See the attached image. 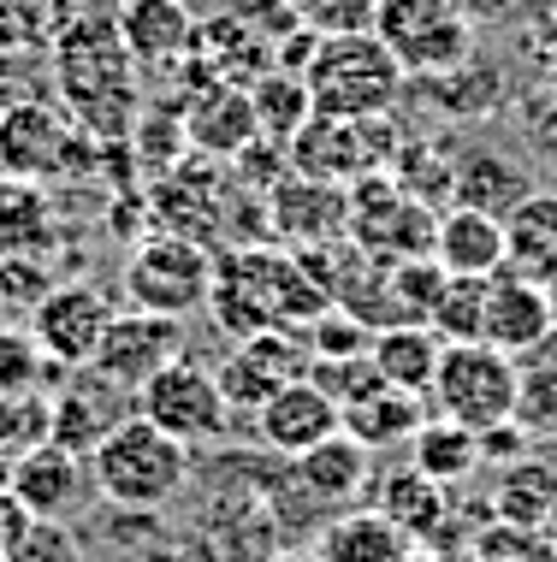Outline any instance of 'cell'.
I'll use <instances>...</instances> for the list:
<instances>
[{
  "mask_svg": "<svg viewBox=\"0 0 557 562\" xmlns=\"http://www.w3.org/2000/svg\"><path fill=\"white\" fill-rule=\"evenodd\" d=\"M36 0H0V54H12L19 42L36 36Z\"/></svg>",
  "mask_w": 557,
  "mask_h": 562,
  "instance_id": "obj_44",
  "label": "cell"
},
{
  "mask_svg": "<svg viewBox=\"0 0 557 562\" xmlns=\"http://www.w3.org/2000/svg\"><path fill=\"white\" fill-rule=\"evenodd\" d=\"M190 148V131H185V113H137V155L148 166H178V155Z\"/></svg>",
  "mask_w": 557,
  "mask_h": 562,
  "instance_id": "obj_40",
  "label": "cell"
},
{
  "mask_svg": "<svg viewBox=\"0 0 557 562\" xmlns=\"http://www.w3.org/2000/svg\"><path fill=\"white\" fill-rule=\"evenodd\" d=\"M463 12H469V24H499V19H516L528 0H457Z\"/></svg>",
  "mask_w": 557,
  "mask_h": 562,
  "instance_id": "obj_45",
  "label": "cell"
},
{
  "mask_svg": "<svg viewBox=\"0 0 557 562\" xmlns=\"http://www.w3.org/2000/svg\"><path fill=\"white\" fill-rule=\"evenodd\" d=\"M83 160H89L83 136L71 131V119L54 101H12L0 113V172L7 178L42 184L54 172H78Z\"/></svg>",
  "mask_w": 557,
  "mask_h": 562,
  "instance_id": "obj_10",
  "label": "cell"
},
{
  "mask_svg": "<svg viewBox=\"0 0 557 562\" xmlns=\"http://www.w3.org/2000/svg\"><path fill=\"white\" fill-rule=\"evenodd\" d=\"M214 379H220V391H225V403H232V415H249L255 420V408H261L267 397H274L279 385H291V379H279L267 361H255L244 344L232 349V356L214 368Z\"/></svg>",
  "mask_w": 557,
  "mask_h": 562,
  "instance_id": "obj_35",
  "label": "cell"
},
{
  "mask_svg": "<svg viewBox=\"0 0 557 562\" xmlns=\"http://www.w3.org/2000/svg\"><path fill=\"white\" fill-rule=\"evenodd\" d=\"M89 474H96V497L113 509H167L196 474V450L160 432L155 420L125 415L89 450Z\"/></svg>",
  "mask_w": 557,
  "mask_h": 562,
  "instance_id": "obj_3",
  "label": "cell"
},
{
  "mask_svg": "<svg viewBox=\"0 0 557 562\" xmlns=\"http://www.w3.org/2000/svg\"><path fill=\"white\" fill-rule=\"evenodd\" d=\"M54 361L42 356V344L30 338V326H0V397H24L36 391V379L48 373Z\"/></svg>",
  "mask_w": 557,
  "mask_h": 562,
  "instance_id": "obj_37",
  "label": "cell"
},
{
  "mask_svg": "<svg viewBox=\"0 0 557 562\" xmlns=\"http://www.w3.org/2000/svg\"><path fill=\"white\" fill-rule=\"evenodd\" d=\"M534 450V432L522 420H504V427H487L480 432V468H510Z\"/></svg>",
  "mask_w": 557,
  "mask_h": 562,
  "instance_id": "obj_43",
  "label": "cell"
},
{
  "mask_svg": "<svg viewBox=\"0 0 557 562\" xmlns=\"http://www.w3.org/2000/svg\"><path fill=\"white\" fill-rule=\"evenodd\" d=\"M143 562H190V557H185V551H148Z\"/></svg>",
  "mask_w": 557,
  "mask_h": 562,
  "instance_id": "obj_47",
  "label": "cell"
},
{
  "mask_svg": "<svg viewBox=\"0 0 557 562\" xmlns=\"http://www.w3.org/2000/svg\"><path fill=\"white\" fill-rule=\"evenodd\" d=\"M113 24L137 66H172L196 48V12L185 0H125Z\"/></svg>",
  "mask_w": 557,
  "mask_h": 562,
  "instance_id": "obj_19",
  "label": "cell"
},
{
  "mask_svg": "<svg viewBox=\"0 0 557 562\" xmlns=\"http://www.w3.org/2000/svg\"><path fill=\"white\" fill-rule=\"evenodd\" d=\"M137 415L155 420L160 432H172L178 445L202 450V445H220L225 432H232V403H225L214 368H202V361L178 356L172 368H160L148 385L137 391Z\"/></svg>",
  "mask_w": 557,
  "mask_h": 562,
  "instance_id": "obj_9",
  "label": "cell"
},
{
  "mask_svg": "<svg viewBox=\"0 0 557 562\" xmlns=\"http://www.w3.org/2000/svg\"><path fill=\"white\" fill-rule=\"evenodd\" d=\"M410 89H421V95H433V108L439 113H457V119H475V113H492L504 101V83L499 71L487 66V59H463V66L450 71H433V78H410Z\"/></svg>",
  "mask_w": 557,
  "mask_h": 562,
  "instance_id": "obj_31",
  "label": "cell"
},
{
  "mask_svg": "<svg viewBox=\"0 0 557 562\" xmlns=\"http://www.w3.org/2000/svg\"><path fill=\"white\" fill-rule=\"evenodd\" d=\"M504 225H510V272L552 291L557 284V195L534 190Z\"/></svg>",
  "mask_w": 557,
  "mask_h": 562,
  "instance_id": "obj_28",
  "label": "cell"
},
{
  "mask_svg": "<svg viewBox=\"0 0 557 562\" xmlns=\"http://www.w3.org/2000/svg\"><path fill=\"white\" fill-rule=\"evenodd\" d=\"M487 284L492 279H457L450 272L439 308H433V331H439L445 344H487Z\"/></svg>",
  "mask_w": 557,
  "mask_h": 562,
  "instance_id": "obj_33",
  "label": "cell"
},
{
  "mask_svg": "<svg viewBox=\"0 0 557 562\" xmlns=\"http://www.w3.org/2000/svg\"><path fill=\"white\" fill-rule=\"evenodd\" d=\"M333 432H344V408L326 397L309 373L291 379V385H279L274 397L255 408V438H261V450L285 456V462L314 450L321 438H333Z\"/></svg>",
  "mask_w": 557,
  "mask_h": 562,
  "instance_id": "obj_15",
  "label": "cell"
},
{
  "mask_svg": "<svg viewBox=\"0 0 557 562\" xmlns=\"http://www.w3.org/2000/svg\"><path fill=\"white\" fill-rule=\"evenodd\" d=\"M303 344H309V356L314 361H344V356H368V344H374V326H363L350 308H321L314 321L303 326Z\"/></svg>",
  "mask_w": 557,
  "mask_h": 562,
  "instance_id": "obj_36",
  "label": "cell"
},
{
  "mask_svg": "<svg viewBox=\"0 0 557 562\" xmlns=\"http://www.w3.org/2000/svg\"><path fill=\"white\" fill-rule=\"evenodd\" d=\"M125 296H131V308L172 314V321L202 314L208 296H214V255H208V243H190L178 232L137 237V249L125 255Z\"/></svg>",
  "mask_w": 557,
  "mask_h": 562,
  "instance_id": "obj_6",
  "label": "cell"
},
{
  "mask_svg": "<svg viewBox=\"0 0 557 562\" xmlns=\"http://www.w3.org/2000/svg\"><path fill=\"white\" fill-rule=\"evenodd\" d=\"M410 468H421L427 480H439L450 492V485L480 474V432L457 427V420H445V415H427L410 438Z\"/></svg>",
  "mask_w": 557,
  "mask_h": 562,
  "instance_id": "obj_29",
  "label": "cell"
},
{
  "mask_svg": "<svg viewBox=\"0 0 557 562\" xmlns=\"http://www.w3.org/2000/svg\"><path fill=\"white\" fill-rule=\"evenodd\" d=\"M178 356H185V321H172V314H148V308H125V314L108 321L89 368L108 379V385L137 397L148 379H155L160 368H172Z\"/></svg>",
  "mask_w": 557,
  "mask_h": 562,
  "instance_id": "obj_11",
  "label": "cell"
},
{
  "mask_svg": "<svg viewBox=\"0 0 557 562\" xmlns=\"http://www.w3.org/2000/svg\"><path fill=\"white\" fill-rule=\"evenodd\" d=\"M403 148L391 113L380 119H333V113H314L303 131L285 143V160L291 172L303 178H321V184H344L350 190L356 178L368 172H391V155Z\"/></svg>",
  "mask_w": 557,
  "mask_h": 562,
  "instance_id": "obj_7",
  "label": "cell"
},
{
  "mask_svg": "<svg viewBox=\"0 0 557 562\" xmlns=\"http://www.w3.org/2000/svg\"><path fill=\"white\" fill-rule=\"evenodd\" d=\"M534 562H557V533H552V527L534 539Z\"/></svg>",
  "mask_w": 557,
  "mask_h": 562,
  "instance_id": "obj_46",
  "label": "cell"
},
{
  "mask_svg": "<svg viewBox=\"0 0 557 562\" xmlns=\"http://www.w3.org/2000/svg\"><path fill=\"white\" fill-rule=\"evenodd\" d=\"M267 232L279 243H291V249L350 237V190L321 184V178H303V172H285L267 190Z\"/></svg>",
  "mask_w": 557,
  "mask_h": 562,
  "instance_id": "obj_14",
  "label": "cell"
},
{
  "mask_svg": "<svg viewBox=\"0 0 557 562\" xmlns=\"http://www.w3.org/2000/svg\"><path fill=\"white\" fill-rule=\"evenodd\" d=\"M522 136H528L534 160L557 178V89H539L528 108H522Z\"/></svg>",
  "mask_w": 557,
  "mask_h": 562,
  "instance_id": "obj_41",
  "label": "cell"
},
{
  "mask_svg": "<svg viewBox=\"0 0 557 562\" xmlns=\"http://www.w3.org/2000/svg\"><path fill=\"white\" fill-rule=\"evenodd\" d=\"M249 101H255V131H261L267 143H279V148L314 119L309 83L297 78V71H261V78L249 83Z\"/></svg>",
  "mask_w": 557,
  "mask_h": 562,
  "instance_id": "obj_32",
  "label": "cell"
},
{
  "mask_svg": "<svg viewBox=\"0 0 557 562\" xmlns=\"http://www.w3.org/2000/svg\"><path fill=\"white\" fill-rule=\"evenodd\" d=\"M108 397H131V391H119V385H108L96 368H83L78 385H59L48 438H54V445H66V450H78V456H89L101 438L119 427V420H125V415H113V408H108Z\"/></svg>",
  "mask_w": 557,
  "mask_h": 562,
  "instance_id": "obj_25",
  "label": "cell"
},
{
  "mask_svg": "<svg viewBox=\"0 0 557 562\" xmlns=\"http://www.w3.org/2000/svg\"><path fill=\"white\" fill-rule=\"evenodd\" d=\"M48 291H54V279H48L36 261H30V255H7V261H0V308H7V302L36 308Z\"/></svg>",
  "mask_w": 557,
  "mask_h": 562,
  "instance_id": "obj_42",
  "label": "cell"
},
{
  "mask_svg": "<svg viewBox=\"0 0 557 562\" xmlns=\"http://www.w3.org/2000/svg\"><path fill=\"white\" fill-rule=\"evenodd\" d=\"M321 308H333V296L309 279V267L297 249L249 243V249L214 255V296H208V314H214L237 344L255 338V331H274V326L303 331Z\"/></svg>",
  "mask_w": 557,
  "mask_h": 562,
  "instance_id": "obj_1",
  "label": "cell"
},
{
  "mask_svg": "<svg viewBox=\"0 0 557 562\" xmlns=\"http://www.w3.org/2000/svg\"><path fill=\"white\" fill-rule=\"evenodd\" d=\"M516 397H522V361L516 356H504L492 344H445L427 408L457 420V427H469V432H487V427L516 420Z\"/></svg>",
  "mask_w": 557,
  "mask_h": 562,
  "instance_id": "obj_5",
  "label": "cell"
},
{
  "mask_svg": "<svg viewBox=\"0 0 557 562\" xmlns=\"http://www.w3.org/2000/svg\"><path fill=\"white\" fill-rule=\"evenodd\" d=\"M450 272L439 267V255H410V261H391V302H398L403 321L427 326L433 308H439Z\"/></svg>",
  "mask_w": 557,
  "mask_h": 562,
  "instance_id": "obj_34",
  "label": "cell"
},
{
  "mask_svg": "<svg viewBox=\"0 0 557 562\" xmlns=\"http://www.w3.org/2000/svg\"><path fill=\"white\" fill-rule=\"evenodd\" d=\"M291 480L303 485L326 515L356 509L374 492V450L356 445L350 432H333V438H321L314 450L291 456Z\"/></svg>",
  "mask_w": 557,
  "mask_h": 562,
  "instance_id": "obj_17",
  "label": "cell"
},
{
  "mask_svg": "<svg viewBox=\"0 0 557 562\" xmlns=\"http://www.w3.org/2000/svg\"><path fill=\"white\" fill-rule=\"evenodd\" d=\"M557 338V302L546 284L522 279V272H492L487 284V344L504 349V356H534Z\"/></svg>",
  "mask_w": 557,
  "mask_h": 562,
  "instance_id": "obj_16",
  "label": "cell"
},
{
  "mask_svg": "<svg viewBox=\"0 0 557 562\" xmlns=\"http://www.w3.org/2000/svg\"><path fill=\"white\" fill-rule=\"evenodd\" d=\"M54 243V202L30 178H0V255H42Z\"/></svg>",
  "mask_w": 557,
  "mask_h": 562,
  "instance_id": "obj_30",
  "label": "cell"
},
{
  "mask_svg": "<svg viewBox=\"0 0 557 562\" xmlns=\"http://www.w3.org/2000/svg\"><path fill=\"white\" fill-rule=\"evenodd\" d=\"M433 255L457 279H492V272L510 267V225L480 214V207L450 202L439 214V232H433Z\"/></svg>",
  "mask_w": 557,
  "mask_h": 562,
  "instance_id": "obj_18",
  "label": "cell"
},
{
  "mask_svg": "<svg viewBox=\"0 0 557 562\" xmlns=\"http://www.w3.org/2000/svg\"><path fill=\"white\" fill-rule=\"evenodd\" d=\"M374 509H380L410 544H421V539H433L445 527L450 492L439 480H427L421 468H391V474L374 480Z\"/></svg>",
  "mask_w": 557,
  "mask_h": 562,
  "instance_id": "obj_24",
  "label": "cell"
},
{
  "mask_svg": "<svg viewBox=\"0 0 557 562\" xmlns=\"http://www.w3.org/2000/svg\"><path fill=\"white\" fill-rule=\"evenodd\" d=\"M374 36L410 78H433L475 54V24L457 0H374Z\"/></svg>",
  "mask_w": 557,
  "mask_h": 562,
  "instance_id": "obj_8",
  "label": "cell"
},
{
  "mask_svg": "<svg viewBox=\"0 0 557 562\" xmlns=\"http://www.w3.org/2000/svg\"><path fill=\"white\" fill-rule=\"evenodd\" d=\"M314 113L333 119H380L410 95V71L386 48L374 30H344V36H321V48L303 66Z\"/></svg>",
  "mask_w": 557,
  "mask_h": 562,
  "instance_id": "obj_4",
  "label": "cell"
},
{
  "mask_svg": "<svg viewBox=\"0 0 557 562\" xmlns=\"http://www.w3.org/2000/svg\"><path fill=\"white\" fill-rule=\"evenodd\" d=\"M421 420H427V397H410V391H398V385H380V391H368V397H356L344 408V432H350L356 445H368L374 456L410 445Z\"/></svg>",
  "mask_w": 557,
  "mask_h": 562,
  "instance_id": "obj_27",
  "label": "cell"
},
{
  "mask_svg": "<svg viewBox=\"0 0 557 562\" xmlns=\"http://www.w3.org/2000/svg\"><path fill=\"white\" fill-rule=\"evenodd\" d=\"M516 420L528 432H552L557 438V356L522 368V397H516Z\"/></svg>",
  "mask_w": 557,
  "mask_h": 562,
  "instance_id": "obj_39",
  "label": "cell"
},
{
  "mask_svg": "<svg viewBox=\"0 0 557 562\" xmlns=\"http://www.w3.org/2000/svg\"><path fill=\"white\" fill-rule=\"evenodd\" d=\"M297 562H321V557H297Z\"/></svg>",
  "mask_w": 557,
  "mask_h": 562,
  "instance_id": "obj_48",
  "label": "cell"
},
{
  "mask_svg": "<svg viewBox=\"0 0 557 562\" xmlns=\"http://www.w3.org/2000/svg\"><path fill=\"white\" fill-rule=\"evenodd\" d=\"M7 492L19 497L36 521H71V515L89 504V492H96V474H89V456L42 438V445H30L24 456H12Z\"/></svg>",
  "mask_w": 557,
  "mask_h": 562,
  "instance_id": "obj_13",
  "label": "cell"
},
{
  "mask_svg": "<svg viewBox=\"0 0 557 562\" xmlns=\"http://www.w3.org/2000/svg\"><path fill=\"white\" fill-rule=\"evenodd\" d=\"M54 78L71 119H83L89 136L108 143V136H125L137 125V89H131V54L119 42V24L78 19L71 30H59Z\"/></svg>",
  "mask_w": 557,
  "mask_h": 562,
  "instance_id": "obj_2",
  "label": "cell"
},
{
  "mask_svg": "<svg viewBox=\"0 0 557 562\" xmlns=\"http://www.w3.org/2000/svg\"><path fill=\"white\" fill-rule=\"evenodd\" d=\"M492 515H499V527H516V533H546V521H557V462L552 456L528 450L522 462L499 468Z\"/></svg>",
  "mask_w": 557,
  "mask_h": 562,
  "instance_id": "obj_22",
  "label": "cell"
},
{
  "mask_svg": "<svg viewBox=\"0 0 557 562\" xmlns=\"http://www.w3.org/2000/svg\"><path fill=\"white\" fill-rule=\"evenodd\" d=\"M108 321H113L108 291L71 279V284H54V291L30 308V338L42 344V356H48L54 368H89Z\"/></svg>",
  "mask_w": 557,
  "mask_h": 562,
  "instance_id": "obj_12",
  "label": "cell"
},
{
  "mask_svg": "<svg viewBox=\"0 0 557 562\" xmlns=\"http://www.w3.org/2000/svg\"><path fill=\"white\" fill-rule=\"evenodd\" d=\"M321 562H410V539L386 521L380 509H338L321 527Z\"/></svg>",
  "mask_w": 557,
  "mask_h": 562,
  "instance_id": "obj_26",
  "label": "cell"
},
{
  "mask_svg": "<svg viewBox=\"0 0 557 562\" xmlns=\"http://www.w3.org/2000/svg\"><path fill=\"white\" fill-rule=\"evenodd\" d=\"M374 368H380L386 385L410 391V397H427L433 379H439V356H445V338L433 326H415V321H398V326H380L368 344Z\"/></svg>",
  "mask_w": 557,
  "mask_h": 562,
  "instance_id": "obj_23",
  "label": "cell"
},
{
  "mask_svg": "<svg viewBox=\"0 0 557 562\" xmlns=\"http://www.w3.org/2000/svg\"><path fill=\"white\" fill-rule=\"evenodd\" d=\"M534 190L539 184H534L528 166L499 155V148H469V155H457V184H450V202L457 207H480V214H492V220H510Z\"/></svg>",
  "mask_w": 557,
  "mask_h": 562,
  "instance_id": "obj_21",
  "label": "cell"
},
{
  "mask_svg": "<svg viewBox=\"0 0 557 562\" xmlns=\"http://www.w3.org/2000/svg\"><path fill=\"white\" fill-rule=\"evenodd\" d=\"M185 131H190V148H202L214 160H237L261 136L255 131V101L244 83H208L185 108Z\"/></svg>",
  "mask_w": 557,
  "mask_h": 562,
  "instance_id": "obj_20",
  "label": "cell"
},
{
  "mask_svg": "<svg viewBox=\"0 0 557 562\" xmlns=\"http://www.w3.org/2000/svg\"><path fill=\"white\" fill-rule=\"evenodd\" d=\"M0 562H83V544L66 521H30L24 533L0 551Z\"/></svg>",
  "mask_w": 557,
  "mask_h": 562,
  "instance_id": "obj_38",
  "label": "cell"
}]
</instances>
